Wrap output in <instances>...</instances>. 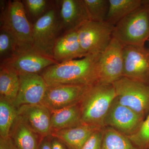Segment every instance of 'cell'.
Segmentation results:
<instances>
[{
	"label": "cell",
	"instance_id": "5b68a950",
	"mask_svg": "<svg viewBox=\"0 0 149 149\" xmlns=\"http://www.w3.org/2000/svg\"><path fill=\"white\" fill-rule=\"evenodd\" d=\"M112 84L118 102L146 118L149 112V84L123 76Z\"/></svg>",
	"mask_w": 149,
	"mask_h": 149
},
{
	"label": "cell",
	"instance_id": "8fae6325",
	"mask_svg": "<svg viewBox=\"0 0 149 149\" xmlns=\"http://www.w3.org/2000/svg\"><path fill=\"white\" fill-rule=\"evenodd\" d=\"M58 63L32 49L18 51L1 64L13 68L18 74H39L53 65Z\"/></svg>",
	"mask_w": 149,
	"mask_h": 149
},
{
	"label": "cell",
	"instance_id": "2e32d148",
	"mask_svg": "<svg viewBox=\"0 0 149 149\" xmlns=\"http://www.w3.org/2000/svg\"><path fill=\"white\" fill-rule=\"evenodd\" d=\"M78 40L77 29L67 32L58 38L53 50V59L58 63L70 61L86 56Z\"/></svg>",
	"mask_w": 149,
	"mask_h": 149
},
{
	"label": "cell",
	"instance_id": "d4e9b609",
	"mask_svg": "<svg viewBox=\"0 0 149 149\" xmlns=\"http://www.w3.org/2000/svg\"><path fill=\"white\" fill-rule=\"evenodd\" d=\"M128 138L138 149H148L149 144V112L139 130Z\"/></svg>",
	"mask_w": 149,
	"mask_h": 149
},
{
	"label": "cell",
	"instance_id": "9a60e30c",
	"mask_svg": "<svg viewBox=\"0 0 149 149\" xmlns=\"http://www.w3.org/2000/svg\"><path fill=\"white\" fill-rule=\"evenodd\" d=\"M62 28L67 32L74 31L90 17L83 0H63L60 10Z\"/></svg>",
	"mask_w": 149,
	"mask_h": 149
},
{
	"label": "cell",
	"instance_id": "e0dca14e",
	"mask_svg": "<svg viewBox=\"0 0 149 149\" xmlns=\"http://www.w3.org/2000/svg\"><path fill=\"white\" fill-rule=\"evenodd\" d=\"M101 128H102L82 123L77 126L53 131L51 136L62 141L70 149H80L90 136Z\"/></svg>",
	"mask_w": 149,
	"mask_h": 149
},
{
	"label": "cell",
	"instance_id": "5bb4252c",
	"mask_svg": "<svg viewBox=\"0 0 149 149\" xmlns=\"http://www.w3.org/2000/svg\"><path fill=\"white\" fill-rule=\"evenodd\" d=\"M17 116L41 138L51 135V111L43 105H22L17 108Z\"/></svg>",
	"mask_w": 149,
	"mask_h": 149
},
{
	"label": "cell",
	"instance_id": "f1b7e54d",
	"mask_svg": "<svg viewBox=\"0 0 149 149\" xmlns=\"http://www.w3.org/2000/svg\"><path fill=\"white\" fill-rule=\"evenodd\" d=\"M0 149H18L12 139L9 136L7 138L0 137Z\"/></svg>",
	"mask_w": 149,
	"mask_h": 149
},
{
	"label": "cell",
	"instance_id": "30bf717a",
	"mask_svg": "<svg viewBox=\"0 0 149 149\" xmlns=\"http://www.w3.org/2000/svg\"><path fill=\"white\" fill-rule=\"evenodd\" d=\"M123 46V77L149 84V49Z\"/></svg>",
	"mask_w": 149,
	"mask_h": 149
},
{
	"label": "cell",
	"instance_id": "44dd1931",
	"mask_svg": "<svg viewBox=\"0 0 149 149\" xmlns=\"http://www.w3.org/2000/svg\"><path fill=\"white\" fill-rule=\"evenodd\" d=\"M109 6L106 21L115 26L123 18L139 8L142 0H109Z\"/></svg>",
	"mask_w": 149,
	"mask_h": 149
},
{
	"label": "cell",
	"instance_id": "f546056e",
	"mask_svg": "<svg viewBox=\"0 0 149 149\" xmlns=\"http://www.w3.org/2000/svg\"><path fill=\"white\" fill-rule=\"evenodd\" d=\"M38 149H52L51 135L43 137L41 139Z\"/></svg>",
	"mask_w": 149,
	"mask_h": 149
},
{
	"label": "cell",
	"instance_id": "3957f363",
	"mask_svg": "<svg viewBox=\"0 0 149 149\" xmlns=\"http://www.w3.org/2000/svg\"><path fill=\"white\" fill-rule=\"evenodd\" d=\"M1 29L13 39L17 52L33 49V27L20 1H9L1 12Z\"/></svg>",
	"mask_w": 149,
	"mask_h": 149
},
{
	"label": "cell",
	"instance_id": "4fadbf2b",
	"mask_svg": "<svg viewBox=\"0 0 149 149\" xmlns=\"http://www.w3.org/2000/svg\"><path fill=\"white\" fill-rule=\"evenodd\" d=\"M20 86L13 104L17 108L23 105L39 104L42 101L48 85L39 74H19Z\"/></svg>",
	"mask_w": 149,
	"mask_h": 149
},
{
	"label": "cell",
	"instance_id": "7c38bea8",
	"mask_svg": "<svg viewBox=\"0 0 149 149\" xmlns=\"http://www.w3.org/2000/svg\"><path fill=\"white\" fill-rule=\"evenodd\" d=\"M88 87L64 85L48 86L41 104L52 111L79 104Z\"/></svg>",
	"mask_w": 149,
	"mask_h": 149
},
{
	"label": "cell",
	"instance_id": "277c9868",
	"mask_svg": "<svg viewBox=\"0 0 149 149\" xmlns=\"http://www.w3.org/2000/svg\"><path fill=\"white\" fill-rule=\"evenodd\" d=\"M112 37L123 46L145 47L149 38L148 1L115 25Z\"/></svg>",
	"mask_w": 149,
	"mask_h": 149
},
{
	"label": "cell",
	"instance_id": "9c48e42d",
	"mask_svg": "<svg viewBox=\"0 0 149 149\" xmlns=\"http://www.w3.org/2000/svg\"><path fill=\"white\" fill-rule=\"evenodd\" d=\"M123 46L112 37L109 45L100 55L99 83L112 84L123 77Z\"/></svg>",
	"mask_w": 149,
	"mask_h": 149
},
{
	"label": "cell",
	"instance_id": "484cf974",
	"mask_svg": "<svg viewBox=\"0 0 149 149\" xmlns=\"http://www.w3.org/2000/svg\"><path fill=\"white\" fill-rule=\"evenodd\" d=\"M16 52V46L10 35L6 31L1 29L0 56L1 59H3L2 62L10 58Z\"/></svg>",
	"mask_w": 149,
	"mask_h": 149
},
{
	"label": "cell",
	"instance_id": "4dcf8cb0",
	"mask_svg": "<svg viewBox=\"0 0 149 149\" xmlns=\"http://www.w3.org/2000/svg\"><path fill=\"white\" fill-rule=\"evenodd\" d=\"M52 136V149H70L66 145L56 137Z\"/></svg>",
	"mask_w": 149,
	"mask_h": 149
},
{
	"label": "cell",
	"instance_id": "ffe728a7",
	"mask_svg": "<svg viewBox=\"0 0 149 149\" xmlns=\"http://www.w3.org/2000/svg\"><path fill=\"white\" fill-rule=\"evenodd\" d=\"M20 80L18 72L7 65H1L0 97L13 103L19 91Z\"/></svg>",
	"mask_w": 149,
	"mask_h": 149
},
{
	"label": "cell",
	"instance_id": "83f0119b",
	"mask_svg": "<svg viewBox=\"0 0 149 149\" xmlns=\"http://www.w3.org/2000/svg\"><path fill=\"white\" fill-rule=\"evenodd\" d=\"M25 2L30 12L35 16L42 13L47 6L45 0H26Z\"/></svg>",
	"mask_w": 149,
	"mask_h": 149
},
{
	"label": "cell",
	"instance_id": "4316f807",
	"mask_svg": "<svg viewBox=\"0 0 149 149\" xmlns=\"http://www.w3.org/2000/svg\"><path fill=\"white\" fill-rule=\"evenodd\" d=\"M104 128L94 132L80 149H102Z\"/></svg>",
	"mask_w": 149,
	"mask_h": 149
},
{
	"label": "cell",
	"instance_id": "7402d4cb",
	"mask_svg": "<svg viewBox=\"0 0 149 149\" xmlns=\"http://www.w3.org/2000/svg\"><path fill=\"white\" fill-rule=\"evenodd\" d=\"M17 116V109L13 103L0 97V136H10L11 129Z\"/></svg>",
	"mask_w": 149,
	"mask_h": 149
},
{
	"label": "cell",
	"instance_id": "ba28073f",
	"mask_svg": "<svg viewBox=\"0 0 149 149\" xmlns=\"http://www.w3.org/2000/svg\"><path fill=\"white\" fill-rule=\"evenodd\" d=\"M145 119L133 110L119 103L116 98L107 113L104 124L105 127L113 128L129 137L139 130Z\"/></svg>",
	"mask_w": 149,
	"mask_h": 149
},
{
	"label": "cell",
	"instance_id": "1f68e13d",
	"mask_svg": "<svg viewBox=\"0 0 149 149\" xmlns=\"http://www.w3.org/2000/svg\"><path fill=\"white\" fill-rule=\"evenodd\" d=\"M148 15L149 21V1H148Z\"/></svg>",
	"mask_w": 149,
	"mask_h": 149
},
{
	"label": "cell",
	"instance_id": "ac0fdd59",
	"mask_svg": "<svg viewBox=\"0 0 149 149\" xmlns=\"http://www.w3.org/2000/svg\"><path fill=\"white\" fill-rule=\"evenodd\" d=\"M10 136L18 149H38L41 141L38 139L40 136L18 116L11 129Z\"/></svg>",
	"mask_w": 149,
	"mask_h": 149
},
{
	"label": "cell",
	"instance_id": "cb8c5ba5",
	"mask_svg": "<svg viewBox=\"0 0 149 149\" xmlns=\"http://www.w3.org/2000/svg\"><path fill=\"white\" fill-rule=\"evenodd\" d=\"M90 20L106 21L109 6V0H83Z\"/></svg>",
	"mask_w": 149,
	"mask_h": 149
},
{
	"label": "cell",
	"instance_id": "8992f818",
	"mask_svg": "<svg viewBox=\"0 0 149 149\" xmlns=\"http://www.w3.org/2000/svg\"><path fill=\"white\" fill-rule=\"evenodd\" d=\"M62 28L55 10L51 9L37 19L33 26V49L53 59L54 47Z\"/></svg>",
	"mask_w": 149,
	"mask_h": 149
},
{
	"label": "cell",
	"instance_id": "d6a6232c",
	"mask_svg": "<svg viewBox=\"0 0 149 149\" xmlns=\"http://www.w3.org/2000/svg\"><path fill=\"white\" fill-rule=\"evenodd\" d=\"M149 149V144L148 146V149Z\"/></svg>",
	"mask_w": 149,
	"mask_h": 149
},
{
	"label": "cell",
	"instance_id": "6da1fadb",
	"mask_svg": "<svg viewBox=\"0 0 149 149\" xmlns=\"http://www.w3.org/2000/svg\"><path fill=\"white\" fill-rule=\"evenodd\" d=\"M100 55H88L79 59L57 63L41 73L48 86H89L100 82Z\"/></svg>",
	"mask_w": 149,
	"mask_h": 149
},
{
	"label": "cell",
	"instance_id": "7a4b0ae2",
	"mask_svg": "<svg viewBox=\"0 0 149 149\" xmlns=\"http://www.w3.org/2000/svg\"><path fill=\"white\" fill-rule=\"evenodd\" d=\"M116 98L113 84L98 83L88 86L79 103L82 123L105 127V118Z\"/></svg>",
	"mask_w": 149,
	"mask_h": 149
},
{
	"label": "cell",
	"instance_id": "d6986e66",
	"mask_svg": "<svg viewBox=\"0 0 149 149\" xmlns=\"http://www.w3.org/2000/svg\"><path fill=\"white\" fill-rule=\"evenodd\" d=\"M51 111L52 133L83 123L79 103Z\"/></svg>",
	"mask_w": 149,
	"mask_h": 149
},
{
	"label": "cell",
	"instance_id": "603a6c76",
	"mask_svg": "<svg viewBox=\"0 0 149 149\" xmlns=\"http://www.w3.org/2000/svg\"><path fill=\"white\" fill-rule=\"evenodd\" d=\"M102 149H139L127 136L109 127L104 128Z\"/></svg>",
	"mask_w": 149,
	"mask_h": 149
},
{
	"label": "cell",
	"instance_id": "52a82bcc",
	"mask_svg": "<svg viewBox=\"0 0 149 149\" xmlns=\"http://www.w3.org/2000/svg\"><path fill=\"white\" fill-rule=\"evenodd\" d=\"M114 26L106 21L88 20L77 29L78 40L86 55L101 54L109 45Z\"/></svg>",
	"mask_w": 149,
	"mask_h": 149
}]
</instances>
